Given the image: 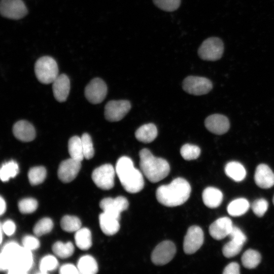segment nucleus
<instances>
[{"label":"nucleus","mask_w":274,"mask_h":274,"mask_svg":"<svg viewBox=\"0 0 274 274\" xmlns=\"http://www.w3.org/2000/svg\"><path fill=\"white\" fill-rule=\"evenodd\" d=\"M79 273L83 274H95L98 271V265L95 259L89 255L80 258L77 263Z\"/></svg>","instance_id":"obj_26"},{"label":"nucleus","mask_w":274,"mask_h":274,"mask_svg":"<svg viewBox=\"0 0 274 274\" xmlns=\"http://www.w3.org/2000/svg\"><path fill=\"white\" fill-rule=\"evenodd\" d=\"M21 246L17 243L10 242L6 244L0 254V269L8 270Z\"/></svg>","instance_id":"obj_21"},{"label":"nucleus","mask_w":274,"mask_h":274,"mask_svg":"<svg viewBox=\"0 0 274 274\" xmlns=\"http://www.w3.org/2000/svg\"><path fill=\"white\" fill-rule=\"evenodd\" d=\"M233 226L230 218L226 217H221L211 224L209 233L213 238L220 240L229 235Z\"/></svg>","instance_id":"obj_17"},{"label":"nucleus","mask_w":274,"mask_h":274,"mask_svg":"<svg viewBox=\"0 0 274 274\" xmlns=\"http://www.w3.org/2000/svg\"><path fill=\"white\" fill-rule=\"evenodd\" d=\"M239 273V266L236 262H231L228 264L224 268V274H238Z\"/></svg>","instance_id":"obj_47"},{"label":"nucleus","mask_w":274,"mask_h":274,"mask_svg":"<svg viewBox=\"0 0 274 274\" xmlns=\"http://www.w3.org/2000/svg\"><path fill=\"white\" fill-rule=\"evenodd\" d=\"M13 132L16 138L24 142L32 141L36 137L33 126L25 120L17 122L13 126Z\"/></svg>","instance_id":"obj_19"},{"label":"nucleus","mask_w":274,"mask_h":274,"mask_svg":"<svg viewBox=\"0 0 274 274\" xmlns=\"http://www.w3.org/2000/svg\"><path fill=\"white\" fill-rule=\"evenodd\" d=\"M81 162L72 158L62 161L57 172L59 180L64 183H69L74 180L81 169Z\"/></svg>","instance_id":"obj_15"},{"label":"nucleus","mask_w":274,"mask_h":274,"mask_svg":"<svg viewBox=\"0 0 274 274\" xmlns=\"http://www.w3.org/2000/svg\"><path fill=\"white\" fill-rule=\"evenodd\" d=\"M268 203L264 198L255 200L252 204V209L254 213L258 217H262L267 211Z\"/></svg>","instance_id":"obj_42"},{"label":"nucleus","mask_w":274,"mask_h":274,"mask_svg":"<svg viewBox=\"0 0 274 274\" xmlns=\"http://www.w3.org/2000/svg\"><path fill=\"white\" fill-rule=\"evenodd\" d=\"M180 154L185 160H194L199 156L200 149L196 145L186 144L181 147Z\"/></svg>","instance_id":"obj_38"},{"label":"nucleus","mask_w":274,"mask_h":274,"mask_svg":"<svg viewBox=\"0 0 274 274\" xmlns=\"http://www.w3.org/2000/svg\"><path fill=\"white\" fill-rule=\"evenodd\" d=\"M139 156L141 171L149 181L158 182L168 175L170 166L166 160L156 157L145 148L140 151Z\"/></svg>","instance_id":"obj_3"},{"label":"nucleus","mask_w":274,"mask_h":274,"mask_svg":"<svg viewBox=\"0 0 274 274\" xmlns=\"http://www.w3.org/2000/svg\"><path fill=\"white\" fill-rule=\"evenodd\" d=\"M130 108L131 105L128 100H111L105 106V117L109 121H118L124 118Z\"/></svg>","instance_id":"obj_11"},{"label":"nucleus","mask_w":274,"mask_h":274,"mask_svg":"<svg viewBox=\"0 0 274 274\" xmlns=\"http://www.w3.org/2000/svg\"><path fill=\"white\" fill-rule=\"evenodd\" d=\"M272 201H273V203L274 204V195H273V197Z\"/></svg>","instance_id":"obj_50"},{"label":"nucleus","mask_w":274,"mask_h":274,"mask_svg":"<svg viewBox=\"0 0 274 274\" xmlns=\"http://www.w3.org/2000/svg\"><path fill=\"white\" fill-rule=\"evenodd\" d=\"M47 175L46 168L42 166L31 168L28 173V178L31 185H37L42 183Z\"/></svg>","instance_id":"obj_34"},{"label":"nucleus","mask_w":274,"mask_h":274,"mask_svg":"<svg viewBox=\"0 0 274 274\" xmlns=\"http://www.w3.org/2000/svg\"><path fill=\"white\" fill-rule=\"evenodd\" d=\"M191 189L185 179L177 178L167 184L159 186L156 191L158 201L168 207L180 206L189 198Z\"/></svg>","instance_id":"obj_1"},{"label":"nucleus","mask_w":274,"mask_h":274,"mask_svg":"<svg viewBox=\"0 0 274 274\" xmlns=\"http://www.w3.org/2000/svg\"><path fill=\"white\" fill-rule=\"evenodd\" d=\"M23 247L30 251L38 249L40 246L39 239L32 235H26L22 240Z\"/></svg>","instance_id":"obj_43"},{"label":"nucleus","mask_w":274,"mask_h":274,"mask_svg":"<svg viewBox=\"0 0 274 274\" xmlns=\"http://www.w3.org/2000/svg\"><path fill=\"white\" fill-rule=\"evenodd\" d=\"M115 170L122 186L127 192L135 193L143 189L144 180L142 173L134 167L130 158L122 156L119 158Z\"/></svg>","instance_id":"obj_2"},{"label":"nucleus","mask_w":274,"mask_h":274,"mask_svg":"<svg viewBox=\"0 0 274 274\" xmlns=\"http://www.w3.org/2000/svg\"><path fill=\"white\" fill-rule=\"evenodd\" d=\"M129 203L124 196H119L115 198L107 197L102 199L99 203V207L103 212L118 219L120 218L122 212L127 209Z\"/></svg>","instance_id":"obj_14"},{"label":"nucleus","mask_w":274,"mask_h":274,"mask_svg":"<svg viewBox=\"0 0 274 274\" xmlns=\"http://www.w3.org/2000/svg\"><path fill=\"white\" fill-rule=\"evenodd\" d=\"M1 226L3 232L7 235L10 236L14 234L16 230V225L12 220H7Z\"/></svg>","instance_id":"obj_45"},{"label":"nucleus","mask_w":274,"mask_h":274,"mask_svg":"<svg viewBox=\"0 0 274 274\" xmlns=\"http://www.w3.org/2000/svg\"><path fill=\"white\" fill-rule=\"evenodd\" d=\"M119 220L105 212L99 216V226L102 231L107 235L116 234L120 229Z\"/></svg>","instance_id":"obj_22"},{"label":"nucleus","mask_w":274,"mask_h":274,"mask_svg":"<svg viewBox=\"0 0 274 274\" xmlns=\"http://www.w3.org/2000/svg\"><path fill=\"white\" fill-rule=\"evenodd\" d=\"M68 150L71 158L82 161L84 158L81 138L74 136L68 142Z\"/></svg>","instance_id":"obj_29"},{"label":"nucleus","mask_w":274,"mask_h":274,"mask_svg":"<svg viewBox=\"0 0 274 274\" xmlns=\"http://www.w3.org/2000/svg\"><path fill=\"white\" fill-rule=\"evenodd\" d=\"M157 135V129L152 123L144 124L135 132V136L140 142L149 143L153 141Z\"/></svg>","instance_id":"obj_24"},{"label":"nucleus","mask_w":274,"mask_h":274,"mask_svg":"<svg viewBox=\"0 0 274 274\" xmlns=\"http://www.w3.org/2000/svg\"><path fill=\"white\" fill-rule=\"evenodd\" d=\"M224 51L222 41L217 37L206 39L198 49L199 57L207 61H216L221 58Z\"/></svg>","instance_id":"obj_5"},{"label":"nucleus","mask_w":274,"mask_h":274,"mask_svg":"<svg viewBox=\"0 0 274 274\" xmlns=\"http://www.w3.org/2000/svg\"><path fill=\"white\" fill-rule=\"evenodd\" d=\"M19 172L17 163L12 160L4 163L1 168L0 177L3 182L8 181L10 178H14Z\"/></svg>","instance_id":"obj_32"},{"label":"nucleus","mask_w":274,"mask_h":274,"mask_svg":"<svg viewBox=\"0 0 274 274\" xmlns=\"http://www.w3.org/2000/svg\"><path fill=\"white\" fill-rule=\"evenodd\" d=\"M53 227L52 220L49 218H43L35 225L33 231L37 236H40L50 232Z\"/></svg>","instance_id":"obj_36"},{"label":"nucleus","mask_w":274,"mask_h":274,"mask_svg":"<svg viewBox=\"0 0 274 274\" xmlns=\"http://www.w3.org/2000/svg\"><path fill=\"white\" fill-rule=\"evenodd\" d=\"M176 252L175 244L171 241H165L155 248L151 254V260L155 265H164L172 260Z\"/></svg>","instance_id":"obj_10"},{"label":"nucleus","mask_w":274,"mask_h":274,"mask_svg":"<svg viewBox=\"0 0 274 274\" xmlns=\"http://www.w3.org/2000/svg\"><path fill=\"white\" fill-rule=\"evenodd\" d=\"M206 128L211 132L221 135L228 131L230 127L228 119L221 114H213L208 116L204 121Z\"/></svg>","instance_id":"obj_16"},{"label":"nucleus","mask_w":274,"mask_h":274,"mask_svg":"<svg viewBox=\"0 0 274 274\" xmlns=\"http://www.w3.org/2000/svg\"><path fill=\"white\" fill-rule=\"evenodd\" d=\"M243 266L248 269L256 267L260 262L261 255L257 251L249 249L246 251L242 256Z\"/></svg>","instance_id":"obj_31"},{"label":"nucleus","mask_w":274,"mask_h":274,"mask_svg":"<svg viewBox=\"0 0 274 274\" xmlns=\"http://www.w3.org/2000/svg\"><path fill=\"white\" fill-rule=\"evenodd\" d=\"M0 229H1V240H0V242H1V243H2V238H3V236H2L3 234L2 233H3V229H2V227H1V226Z\"/></svg>","instance_id":"obj_49"},{"label":"nucleus","mask_w":274,"mask_h":274,"mask_svg":"<svg viewBox=\"0 0 274 274\" xmlns=\"http://www.w3.org/2000/svg\"><path fill=\"white\" fill-rule=\"evenodd\" d=\"M107 93V86L101 79H92L85 89V95L87 99L92 104H97L102 102Z\"/></svg>","instance_id":"obj_13"},{"label":"nucleus","mask_w":274,"mask_h":274,"mask_svg":"<svg viewBox=\"0 0 274 274\" xmlns=\"http://www.w3.org/2000/svg\"><path fill=\"white\" fill-rule=\"evenodd\" d=\"M153 2L158 8L167 12L176 10L181 4V0H153Z\"/></svg>","instance_id":"obj_41"},{"label":"nucleus","mask_w":274,"mask_h":274,"mask_svg":"<svg viewBox=\"0 0 274 274\" xmlns=\"http://www.w3.org/2000/svg\"><path fill=\"white\" fill-rule=\"evenodd\" d=\"M38 206L37 200L32 198L22 199L18 204L19 210L22 214L32 213L37 209Z\"/></svg>","instance_id":"obj_39"},{"label":"nucleus","mask_w":274,"mask_h":274,"mask_svg":"<svg viewBox=\"0 0 274 274\" xmlns=\"http://www.w3.org/2000/svg\"><path fill=\"white\" fill-rule=\"evenodd\" d=\"M230 238L236 239L244 244L246 242L247 237L243 231L237 227L233 226V228L228 235Z\"/></svg>","instance_id":"obj_44"},{"label":"nucleus","mask_w":274,"mask_h":274,"mask_svg":"<svg viewBox=\"0 0 274 274\" xmlns=\"http://www.w3.org/2000/svg\"><path fill=\"white\" fill-rule=\"evenodd\" d=\"M244 243L235 239L227 243L222 248V253L227 258H231L237 255L242 250Z\"/></svg>","instance_id":"obj_35"},{"label":"nucleus","mask_w":274,"mask_h":274,"mask_svg":"<svg viewBox=\"0 0 274 274\" xmlns=\"http://www.w3.org/2000/svg\"><path fill=\"white\" fill-rule=\"evenodd\" d=\"M53 252L58 257L66 258L71 256L74 252V246L70 242L63 243L58 241L55 243L52 247Z\"/></svg>","instance_id":"obj_30"},{"label":"nucleus","mask_w":274,"mask_h":274,"mask_svg":"<svg viewBox=\"0 0 274 274\" xmlns=\"http://www.w3.org/2000/svg\"><path fill=\"white\" fill-rule=\"evenodd\" d=\"M52 89L54 97L57 101H65L70 89V81L68 77L65 74L58 75L52 83Z\"/></svg>","instance_id":"obj_20"},{"label":"nucleus","mask_w":274,"mask_h":274,"mask_svg":"<svg viewBox=\"0 0 274 274\" xmlns=\"http://www.w3.org/2000/svg\"><path fill=\"white\" fill-rule=\"evenodd\" d=\"M202 200L204 204L209 208H216L222 202L223 194L218 189L209 187L202 192Z\"/></svg>","instance_id":"obj_23"},{"label":"nucleus","mask_w":274,"mask_h":274,"mask_svg":"<svg viewBox=\"0 0 274 274\" xmlns=\"http://www.w3.org/2000/svg\"><path fill=\"white\" fill-rule=\"evenodd\" d=\"M33 256L31 251L21 247L10 268L9 273H25L32 266Z\"/></svg>","instance_id":"obj_8"},{"label":"nucleus","mask_w":274,"mask_h":274,"mask_svg":"<svg viewBox=\"0 0 274 274\" xmlns=\"http://www.w3.org/2000/svg\"><path fill=\"white\" fill-rule=\"evenodd\" d=\"M75 241L76 246L81 250H87L92 246V235L90 230L86 227L76 231Z\"/></svg>","instance_id":"obj_28"},{"label":"nucleus","mask_w":274,"mask_h":274,"mask_svg":"<svg viewBox=\"0 0 274 274\" xmlns=\"http://www.w3.org/2000/svg\"><path fill=\"white\" fill-rule=\"evenodd\" d=\"M35 73L40 82L45 84L52 83L58 76L57 64L50 56L41 57L36 62Z\"/></svg>","instance_id":"obj_4"},{"label":"nucleus","mask_w":274,"mask_h":274,"mask_svg":"<svg viewBox=\"0 0 274 274\" xmlns=\"http://www.w3.org/2000/svg\"><path fill=\"white\" fill-rule=\"evenodd\" d=\"M81 139L84 158L86 159H90L93 157L94 154L91 138L89 134L84 133L82 134Z\"/></svg>","instance_id":"obj_40"},{"label":"nucleus","mask_w":274,"mask_h":274,"mask_svg":"<svg viewBox=\"0 0 274 274\" xmlns=\"http://www.w3.org/2000/svg\"><path fill=\"white\" fill-rule=\"evenodd\" d=\"M212 87L211 81L202 77L188 76L183 82L184 90L195 95L206 94L211 90Z\"/></svg>","instance_id":"obj_7"},{"label":"nucleus","mask_w":274,"mask_h":274,"mask_svg":"<svg viewBox=\"0 0 274 274\" xmlns=\"http://www.w3.org/2000/svg\"><path fill=\"white\" fill-rule=\"evenodd\" d=\"M116 170L111 164H105L92 172L91 177L94 184L100 189L109 190L114 186Z\"/></svg>","instance_id":"obj_6"},{"label":"nucleus","mask_w":274,"mask_h":274,"mask_svg":"<svg viewBox=\"0 0 274 274\" xmlns=\"http://www.w3.org/2000/svg\"><path fill=\"white\" fill-rule=\"evenodd\" d=\"M226 175L236 182L243 181L246 176V170L244 166L237 161H230L225 166Z\"/></svg>","instance_id":"obj_25"},{"label":"nucleus","mask_w":274,"mask_h":274,"mask_svg":"<svg viewBox=\"0 0 274 274\" xmlns=\"http://www.w3.org/2000/svg\"><path fill=\"white\" fill-rule=\"evenodd\" d=\"M254 180L258 187L270 188L274 185V173L267 165L259 164L255 170Z\"/></svg>","instance_id":"obj_18"},{"label":"nucleus","mask_w":274,"mask_h":274,"mask_svg":"<svg viewBox=\"0 0 274 274\" xmlns=\"http://www.w3.org/2000/svg\"><path fill=\"white\" fill-rule=\"evenodd\" d=\"M0 12L4 17L18 20L27 14V9L22 0H1Z\"/></svg>","instance_id":"obj_9"},{"label":"nucleus","mask_w":274,"mask_h":274,"mask_svg":"<svg viewBox=\"0 0 274 274\" xmlns=\"http://www.w3.org/2000/svg\"><path fill=\"white\" fill-rule=\"evenodd\" d=\"M59 273H79V271L77 268L74 265L70 263L62 265L59 268Z\"/></svg>","instance_id":"obj_46"},{"label":"nucleus","mask_w":274,"mask_h":274,"mask_svg":"<svg viewBox=\"0 0 274 274\" xmlns=\"http://www.w3.org/2000/svg\"><path fill=\"white\" fill-rule=\"evenodd\" d=\"M81 222L79 218L74 216L65 215L60 221L62 229L66 232L76 231L81 228Z\"/></svg>","instance_id":"obj_33"},{"label":"nucleus","mask_w":274,"mask_h":274,"mask_svg":"<svg viewBox=\"0 0 274 274\" xmlns=\"http://www.w3.org/2000/svg\"><path fill=\"white\" fill-rule=\"evenodd\" d=\"M203 232L198 226L190 227L184 237L183 249L186 254H192L196 252L203 243Z\"/></svg>","instance_id":"obj_12"},{"label":"nucleus","mask_w":274,"mask_h":274,"mask_svg":"<svg viewBox=\"0 0 274 274\" xmlns=\"http://www.w3.org/2000/svg\"><path fill=\"white\" fill-rule=\"evenodd\" d=\"M250 207L249 201L244 198H238L231 201L227 208L228 214L233 217H238L245 214Z\"/></svg>","instance_id":"obj_27"},{"label":"nucleus","mask_w":274,"mask_h":274,"mask_svg":"<svg viewBox=\"0 0 274 274\" xmlns=\"http://www.w3.org/2000/svg\"><path fill=\"white\" fill-rule=\"evenodd\" d=\"M6 210V203L3 198L0 197V215H2Z\"/></svg>","instance_id":"obj_48"},{"label":"nucleus","mask_w":274,"mask_h":274,"mask_svg":"<svg viewBox=\"0 0 274 274\" xmlns=\"http://www.w3.org/2000/svg\"><path fill=\"white\" fill-rule=\"evenodd\" d=\"M58 265V262L56 257L51 255L43 257L39 264L40 272L46 273L48 271L55 270Z\"/></svg>","instance_id":"obj_37"}]
</instances>
